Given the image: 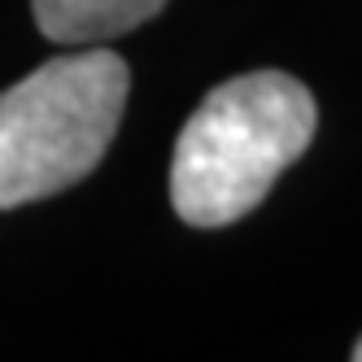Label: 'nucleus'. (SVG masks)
I'll return each instance as SVG.
<instances>
[{
  "mask_svg": "<svg viewBox=\"0 0 362 362\" xmlns=\"http://www.w3.org/2000/svg\"><path fill=\"white\" fill-rule=\"evenodd\" d=\"M319 110L284 70L240 74L197 105L170 158V205L188 227L245 218L315 140Z\"/></svg>",
  "mask_w": 362,
  "mask_h": 362,
  "instance_id": "1",
  "label": "nucleus"
},
{
  "mask_svg": "<svg viewBox=\"0 0 362 362\" xmlns=\"http://www.w3.org/2000/svg\"><path fill=\"white\" fill-rule=\"evenodd\" d=\"M132 74L105 44L35 66L0 92V210L88 179L118 136Z\"/></svg>",
  "mask_w": 362,
  "mask_h": 362,
  "instance_id": "2",
  "label": "nucleus"
},
{
  "mask_svg": "<svg viewBox=\"0 0 362 362\" xmlns=\"http://www.w3.org/2000/svg\"><path fill=\"white\" fill-rule=\"evenodd\" d=\"M166 0H31L35 27L62 48L110 44L158 18Z\"/></svg>",
  "mask_w": 362,
  "mask_h": 362,
  "instance_id": "3",
  "label": "nucleus"
},
{
  "mask_svg": "<svg viewBox=\"0 0 362 362\" xmlns=\"http://www.w3.org/2000/svg\"><path fill=\"white\" fill-rule=\"evenodd\" d=\"M354 358H358V362H362V336H358V345H354Z\"/></svg>",
  "mask_w": 362,
  "mask_h": 362,
  "instance_id": "4",
  "label": "nucleus"
}]
</instances>
